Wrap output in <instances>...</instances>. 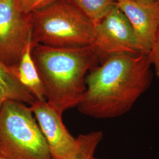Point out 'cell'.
<instances>
[{"label":"cell","instance_id":"8fae6325","mask_svg":"<svg viewBox=\"0 0 159 159\" xmlns=\"http://www.w3.org/2000/svg\"><path fill=\"white\" fill-rule=\"evenodd\" d=\"M68 1L94 24L98 22L116 6V0Z\"/></svg>","mask_w":159,"mask_h":159},{"label":"cell","instance_id":"e0dca14e","mask_svg":"<svg viewBox=\"0 0 159 159\" xmlns=\"http://www.w3.org/2000/svg\"><path fill=\"white\" fill-rule=\"evenodd\" d=\"M97 159V158H96V157H93V159Z\"/></svg>","mask_w":159,"mask_h":159},{"label":"cell","instance_id":"277c9868","mask_svg":"<svg viewBox=\"0 0 159 159\" xmlns=\"http://www.w3.org/2000/svg\"><path fill=\"white\" fill-rule=\"evenodd\" d=\"M0 154L6 159H51L30 106L11 100L0 106Z\"/></svg>","mask_w":159,"mask_h":159},{"label":"cell","instance_id":"30bf717a","mask_svg":"<svg viewBox=\"0 0 159 159\" xmlns=\"http://www.w3.org/2000/svg\"><path fill=\"white\" fill-rule=\"evenodd\" d=\"M32 40L26 46L17 67L18 78L35 100H46L45 90L32 57Z\"/></svg>","mask_w":159,"mask_h":159},{"label":"cell","instance_id":"9a60e30c","mask_svg":"<svg viewBox=\"0 0 159 159\" xmlns=\"http://www.w3.org/2000/svg\"><path fill=\"white\" fill-rule=\"evenodd\" d=\"M137 2H142L144 4H152V3H155L159 2V0H135Z\"/></svg>","mask_w":159,"mask_h":159},{"label":"cell","instance_id":"7c38bea8","mask_svg":"<svg viewBox=\"0 0 159 159\" xmlns=\"http://www.w3.org/2000/svg\"><path fill=\"white\" fill-rule=\"evenodd\" d=\"M103 139L102 131H93L80 134L76 137L77 148L74 153L68 159H92L100 143Z\"/></svg>","mask_w":159,"mask_h":159},{"label":"cell","instance_id":"5bb4252c","mask_svg":"<svg viewBox=\"0 0 159 159\" xmlns=\"http://www.w3.org/2000/svg\"><path fill=\"white\" fill-rule=\"evenodd\" d=\"M149 54L151 58L152 66H153L155 69L156 74L159 78V25Z\"/></svg>","mask_w":159,"mask_h":159},{"label":"cell","instance_id":"ba28073f","mask_svg":"<svg viewBox=\"0 0 159 159\" xmlns=\"http://www.w3.org/2000/svg\"><path fill=\"white\" fill-rule=\"evenodd\" d=\"M134 31L143 53L149 54L159 25V1L144 4L135 0H116Z\"/></svg>","mask_w":159,"mask_h":159},{"label":"cell","instance_id":"3957f363","mask_svg":"<svg viewBox=\"0 0 159 159\" xmlns=\"http://www.w3.org/2000/svg\"><path fill=\"white\" fill-rule=\"evenodd\" d=\"M94 24L68 0H57L31 14V37L37 44L54 47L90 46Z\"/></svg>","mask_w":159,"mask_h":159},{"label":"cell","instance_id":"5b68a950","mask_svg":"<svg viewBox=\"0 0 159 159\" xmlns=\"http://www.w3.org/2000/svg\"><path fill=\"white\" fill-rule=\"evenodd\" d=\"M94 24V39L90 46L99 64L117 54H144L130 23L116 4Z\"/></svg>","mask_w":159,"mask_h":159},{"label":"cell","instance_id":"7a4b0ae2","mask_svg":"<svg viewBox=\"0 0 159 159\" xmlns=\"http://www.w3.org/2000/svg\"><path fill=\"white\" fill-rule=\"evenodd\" d=\"M32 57L45 90L47 102L63 113L78 106L87 74L99 65L90 46L54 47L37 44Z\"/></svg>","mask_w":159,"mask_h":159},{"label":"cell","instance_id":"52a82bcc","mask_svg":"<svg viewBox=\"0 0 159 159\" xmlns=\"http://www.w3.org/2000/svg\"><path fill=\"white\" fill-rule=\"evenodd\" d=\"M46 139L51 159H68L77 148L76 137L73 136L63 123L62 116L46 100H35L30 106Z\"/></svg>","mask_w":159,"mask_h":159},{"label":"cell","instance_id":"6da1fadb","mask_svg":"<svg viewBox=\"0 0 159 159\" xmlns=\"http://www.w3.org/2000/svg\"><path fill=\"white\" fill-rule=\"evenodd\" d=\"M149 54H117L91 70L78 106L87 116L106 119L130 111L150 87L153 74Z\"/></svg>","mask_w":159,"mask_h":159},{"label":"cell","instance_id":"8992f818","mask_svg":"<svg viewBox=\"0 0 159 159\" xmlns=\"http://www.w3.org/2000/svg\"><path fill=\"white\" fill-rule=\"evenodd\" d=\"M31 40V14L21 10L17 0H0V61L17 69Z\"/></svg>","mask_w":159,"mask_h":159},{"label":"cell","instance_id":"4fadbf2b","mask_svg":"<svg viewBox=\"0 0 159 159\" xmlns=\"http://www.w3.org/2000/svg\"><path fill=\"white\" fill-rule=\"evenodd\" d=\"M56 1L57 0H17L20 10L28 15L46 8Z\"/></svg>","mask_w":159,"mask_h":159},{"label":"cell","instance_id":"9c48e42d","mask_svg":"<svg viewBox=\"0 0 159 159\" xmlns=\"http://www.w3.org/2000/svg\"><path fill=\"white\" fill-rule=\"evenodd\" d=\"M7 100L31 106L35 99L20 82L17 69L8 67L0 61V106Z\"/></svg>","mask_w":159,"mask_h":159},{"label":"cell","instance_id":"2e32d148","mask_svg":"<svg viewBox=\"0 0 159 159\" xmlns=\"http://www.w3.org/2000/svg\"><path fill=\"white\" fill-rule=\"evenodd\" d=\"M0 159H6L4 157H3L1 154H0Z\"/></svg>","mask_w":159,"mask_h":159}]
</instances>
